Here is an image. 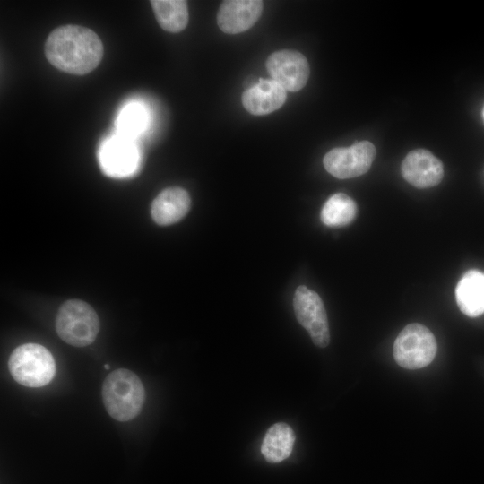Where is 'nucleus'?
<instances>
[{
    "label": "nucleus",
    "instance_id": "nucleus-1",
    "mask_svg": "<svg viewBox=\"0 0 484 484\" xmlns=\"http://www.w3.org/2000/svg\"><path fill=\"white\" fill-rule=\"evenodd\" d=\"M45 56L57 69L83 75L94 70L103 56V44L91 30L64 25L54 30L45 43Z\"/></svg>",
    "mask_w": 484,
    "mask_h": 484
},
{
    "label": "nucleus",
    "instance_id": "nucleus-2",
    "mask_svg": "<svg viewBox=\"0 0 484 484\" xmlns=\"http://www.w3.org/2000/svg\"><path fill=\"white\" fill-rule=\"evenodd\" d=\"M102 397L105 408L113 419L128 421L141 411L145 392L140 378L134 372L120 368L105 378Z\"/></svg>",
    "mask_w": 484,
    "mask_h": 484
},
{
    "label": "nucleus",
    "instance_id": "nucleus-3",
    "mask_svg": "<svg viewBox=\"0 0 484 484\" xmlns=\"http://www.w3.org/2000/svg\"><path fill=\"white\" fill-rule=\"evenodd\" d=\"M8 367L13 378L27 387H42L55 376L56 363L52 354L44 346L26 343L17 347L11 354Z\"/></svg>",
    "mask_w": 484,
    "mask_h": 484
},
{
    "label": "nucleus",
    "instance_id": "nucleus-4",
    "mask_svg": "<svg viewBox=\"0 0 484 484\" xmlns=\"http://www.w3.org/2000/svg\"><path fill=\"white\" fill-rule=\"evenodd\" d=\"M56 330L66 343L84 347L95 341L99 331V320L88 303L80 299H69L58 309Z\"/></svg>",
    "mask_w": 484,
    "mask_h": 484
},
{
    "label": "nucleus",
    "instance_id": "nucleus-5",
    "mask_svg": "<svg viewBox=\"0 0 484 484\" xmlns=\"http://www.w3.org/2000/svg\"><path fill=\"white\" fill-rule=\"evenodd\" d=\"M437 350L432 332L418 323L406 325L393 344L396 363L406 369H419L429 365Z\"/></svg>",
    "mask_w": 484,
    "mask_h": 484
},
{
    "label": "nucleus",
    "instance_id": "nucleus-6",
    "mask_svg": "<svg viewBox=\"0 0 484 484\" xmlns=\"http://www.w3.org/2000/svg\"><path fill=\"white\" fill-rule=\"evenodd\" d=\"M376 154L372 143L360 141L347 148L329 151L324 157L323 164L326 171L337 178H352L368 171Z\"/></svg>",
    "mask_w": 484,
    "mask_h": 484
},
{
    "label": "nucleus",
    "instance_id": "nucleus-7",
    "mask_svg": "<svg viewBox=\"0 0 484 484\" xmlns=\"http://www.w3.org/2000/svg\"><path fill=\"white\" fill-rule=\"evenodd\" d=\"M293 307L298 323L308 332L313 342L324 348L330 341L328 319L324 303L319 295L307 287L297 288Z\"/></svg>",
    "mask_w": 484,
    "mask_h": 484
},
{
    "label": "nucleus",
    "instance_id": "nucleus-8",
    "mask_svg": "<svg viewBox=\"0 0 484 484\" xmlns=\"http://www.w3.org/2000/svg\"><path fill=\"white\" fill-rule=\"evenodd\" d=\"M266 68L272 80L290 91L301 90L307 84L310 73L307 58L301 53L289 49L270 55Z\"/></svg>",
    "mask_w": 484,
    "mask_h": 484
},
{
    "label": "nucleus",
    "instance_id": "nucleus-9",
    "mask_svg": "<svg viewBox=\"0 0 484 484\" xmlns=\"http://www.w3.org/2000/svg\"><path fill=\"white\" fill-rule=\"evenodd\" d=\"M99 160L106 174L122 177L133 174L136 169L139 154L132 138L120 134L102 144Z\"/></svg>",
    "mask_w": 484,
    "mask_h": 484
},
{
    "label": "nucleus",
    "instance_id": "nucleus-10",
    "mask_svg": "<svg viewBox=\"0 0 484 484\" xmlns=\"http://www.w3.org/2000/svg\"><path fill=\"white\" fill-rule=\"evenodd\" d=\"M402 177L417 188H429L438 185L444 177L442 161L425 149L411 151L401 165Z\"/></svg>",
    "mask_w": 484,
    "mask_h": 484
},
{
    "label": "nucleus",
    "instance_id": "nucleus-11",
    "mask_svg": "<svg viewBox=\"0 0 484 484\" xmlns=\"http://www.w3.org/2000/svg\"><path fill=\"white\" fill-rule=\"evenodd\" d=\"M260 0H226L217 13L219 28L228 34H238L250 29L263 13Z\"/></svg>",
    "mask_w": 484,
    "mask_h": 484
},
{
    "label": "nucleus",
    "instance_id": "nucleus-12",
    "mask_svg": "<svg viewBox=\"0 0 484 484\" xmlns=\"http://www.w3.org/2000/svg\"><path fill=\"white\" fill-rule=\"evenodd\" d=\"M286 100V91L273 80H260L242 94V104L252 115L262 116L279 109Z\"/></svg>",
    "mask_w": 484,
    "mask_h": 484
},
{
    "label": "nucleus",
    "instance_id": "nucleus-13",
    "mask_svg": "<svg viewBox=\"0 0 484 484\" xmlns=\"http://www.w3.org/2000/svg\"><path fill=\"white\" fill-rule=\"evenodd\" d=\"M190 206L191 199L185 189L169 187L162 190L153 200L151 213L158 225H171L183 219Z\"/></svg>",
    "mask_w": 484,
    "mask_h": 484
},
{
    "label": "nucleus",
    "instance_id": "nucleus-14",
    "mask_svg": "<svg viewBox=\"0 0 484 484\" xmlns=\"http://www.w3.org/2000/svg\"><path fill=\"white\" fill-rule=\"evenodd\" d=\"M455 298L458 307L466 315L476 317L484 313V272H466L457 283Z\"/></svg>",
    "mask_w": 484,
    "mask_h": 484
},
{
    "label": "nucleus",
    "instance_id": "nucleus-15",
    "mask_svg": "<svg viewBox=\"0 0 484 484\" xmlns=\"http://www.w3.org/2000/svg\"><path fill=\"white\" fill-rule=\"evenodd\" d=\"M294 442L292 428L283 422L275 423L267 430L261 452L268 462H280L290 455Z\"/></svg>",
    "mask_w": 484,
    "mask_h": 484
},
{
    "label": "nucleus",
    "instance_id": "nucleus-16",
    "mask_svg": "<svg viewBox=\"0 0 484 484\" xmlns=\"http://www.w3.org/2000/svg\"><path fill=\"white\" fill-rule=\"evenodd\" d=\"M160 26L168 32L182 31L188 23L187 2L183 0L151 1Z\"/></svg>",
    "mask_w": 484,
    "mask_h": 484
},
{
    "label": "nucleus",
    "instance_id": "nucleus-17",
    "mask_svg": "<svg viewBox=\"0 0 484 484\" xmlns=\"http://www.w3.org/2000/svg\"><path fill=\"white\" fill-rule=\"evenodd\" d=\"M357 215V204L347 194L336 193L324 203L320 218L329 227H342L353 221Z\"/></svg>",
    "mask_w": 484,
    "mask_h": 484
},
{
    "label": "nucleus",
    "instance_id": "nucleus-18",
    "mask_svg": "<svg viewBox=\"0 0 484 484\" xmlns=\"http://www.w3.org/2000/svg\"><path fill=\"white\" fill-rule=\"evenodd\" d=\"M147 124V113L144 108L137 103L125 107L117 119V126L121 134L132 138L143 132Z\"/></svg>",
    "mask_w": 484,
    "mask_h": 484
},
{
    "label": "nucleus",
    "instance_id": "nucleus-19",
    "mask_svg": "<svg viewBox=\"0 0 484 484\" xmlns=\"http://www.w3.org/2000/svg\"><path fill=\"white\" fill-rule=\"evenodd\" d=\"M104 367H105L106 369H108V368H109L108 364H105V365H104Z\"/></svg>",
    "mask_w": 484,
    "mask_h": 484
},
{
    "label": "nucleus",
    "instance_id": "nucleus-20",
    "mask_svg": "<svg viewBox=\"0 0 484 484\" xmlns=\"http://www.w3.org/2000/svg\"><path fill=\"white\" fill-rule=\"evenodd\" d=\"M482 117H483V120H484V107H483V109H482Z\"/></svg>",
    "mask_w": 484,
    "mask_h": 484
}]
</instances>
